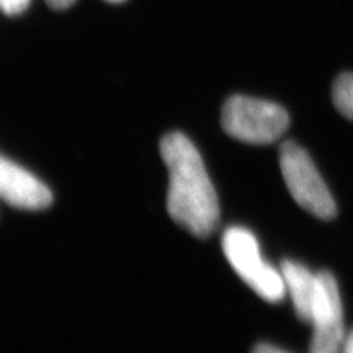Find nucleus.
Instances as JSON below:
<instances>
[{"label":"nucleus","mask_w":353,"mask_h":353,"mask_svg":"<svg viewBox=\"0 0 353 353\" xmlns=\"http://www.w3.org/2000/svg\"><path fill=\"white\" fill-rule=\"evenodd\" d=\"M289 124L284 108L248 96L230 97L221 114V125L227 134L249 145H270L284 134Z\"/></svg>","instance_id":"obj_2"},{"label":"nucleus","mask_w":353,"mask_h":353,"mask_svg":"<svg viewBox=\"0 0 353 353\" xmlns=\"http://www.w3.org/2000/svg\"><path fill=\"white\" fill-rule=\"evenodd\" d=\"M281 274L287 294H290L297 318L303 323H311L312 307L316 294L318 274L311 272L303 263L285 259L281 263Z\"/></svg>","instance_id":"obj_7"},{"label":"nucleus","mask_w":353,"mask_h":353,"mask_svg":"<svg viewBox=\"0 0 353 353\" xmlns=\"http://www.w3.org/2000/svg\"><path fill=\"white\" fill-rule=\"evenodd\" d=\"M314 325L309 353H341L345 346L343 306L334 275L328 271L318 272L316 294L312 307Z\"/></svg>","instance_id":"obj_5"},{"label":"nucleus","mask_w":353,"mask_h":353,"mask_svg":"<svg viewBox=\"0 0 353 353\" xmlns=\"http://www.w3.org/2000/svg\"><path fill=\"white\" fill-rule=\"evenodd\" d=\"M0 199L24 211H43L52 205L49 187L18 163L0 157Z\"/></svg>","instance_id":"obj_6"},{"label":"nucleus","mask_w":353,"mask_h":353,"mask_svg":"<svg viewBox=\"0 0 353 353\" xmlns=\"http://www.w3.org/2000/svg\"><path fill=\"white\" fill-rule=\"evenodd\" d=\"M341 353H353V331H350V334L346 337L343 352Z\"/></svg>","instance_id":"obj_12"},{"label":"nucleus","mask_w":353,"mask_h":353,"mask_svg":"<svg viewBox=\"0 0 353 353\" xmlns=\"http://www.w3.org/2000/svg\"><path fill=\"white\" fill-rule=\"evenodd\" d=\"M52 9H57V10H62L70 8L71 5H74L77 0H44Z\"/></svg>","instance_id":"obj_10"},{"label":"nucleus","mask_w":353,"mask_h":353,"mask_svg":"<svg viewBox=\"0 0 353 353\" xmlns=\"http://www.w3.org/2000/svg\"><path fill=\"white\" fill-rule=\"evenodd\" d=\"M223 250L233 270L263 301L279 303L287 294L281 271L261 255L256 237L248 228L230 227L223 237Z\"/></svg>","instance_id":"obj_3"},{"label":"nucleus","mask_w":353,"mask_h":353,"mask_svg":"<svg viewBox=\"0 0 353 353\" xmlns=\"http://www.w3.org/2000/svg\"><path fill=\"white\" fill-rule=\"evenodd\" d=\"M252 353H289V352H285V350H283L280 347H275L272 345L261 343V345H258L255 349L252 350Z\"/></svg>","instance_id":"obj_11"},{"label":"nucleus","mask_w":353,"mask_h":353,"mask_svg":"<svg viewBox=\"0 0 353 353\" xmlns=\"http://www.w3.org/2000/svg\"><path fill=\"white\" fill-rule=\"evenodd\" d=\"M333 102L340 114L353 121V74L337 77L333 84Z\"/></svg>","instance_id":"obj_8"},{"label":"nucleus","mask_w":353,"mask_h":353,"mask_svg":"<svg viewBox=\"0 0 353 353\" xmlns=\"http://www.w3.org/2000/svg\"><path fill=\"white\" fill-rule=\"evenodd\" d=\"M108 2H114V3H119V2H124V0H108Z\"/></svg>","instance_id":"obj_13"},{"label":"nucleus","mask_w":353,"mask_h":353,"mask_svg":"<svg viewBox=\"0 0 353 353\" xmlns=\"http://www.w3.org/2000/svg\"><path fill=\"white\" fill-rule=\"evenodd\" d=\"M159 148L170 176V216L193 236L208 237L218 225L219 202L201 153L192 140L179 131L165 136Z\"/></svg>","instance_id":"obj_1"},{"label":"nucleus","mask_w":353,"mask_h":353,"mask_svg":"<svg viewBox=\"0 0 353 353\" xmlns=\"http://www.w3.org/2000/svg\"><path fill=\"white\" fill-rule=\"evenodd\" d=\"M30 0H0V9L8 15H18L28 8Z\"/></svg>","instance_id":"obj_9"},{"label":"nucleus","mask_w":353,"mask_h":353,"mask_svg":"<svg viewBox=\"0 0 353 353\" xmlns=\"http://www.w3.org/2000/svg\"><path fill=\"white\" fill-rule=\"evenodd\" d=\"M280 168L294 202L314 216L330 221L337 206L309 153L294 141L280 146Z\"/></svg>","instance_id":"obj_4"}]
</instances>
